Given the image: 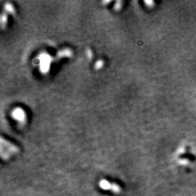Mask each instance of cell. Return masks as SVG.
<instances>
[{
  "instance_id": "obj_1",
  "label": "cell",
  "mask_w": 196,
  "mask_h": 196,
  "mask_svg": "<svg viewBox=\"0 0 196 196\" xmlns=\"http://www.w3.org/2000/svg\"><path fill=\"white\" fill-rule=\"evenodd\" d=\"M99 187L103 190H110L115 194H119L121 192V188L119 185L110 182L105 179H101L99 181Z\"/></svg>"
}]
</instances>
